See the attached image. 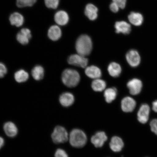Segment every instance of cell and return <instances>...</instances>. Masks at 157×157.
Instances as JSON below:
<instances>
[{
  "label": "cell",
  "mask_w": 157,
  "mask_h": 157,
  "mask_svg": "<svg viewBox=\"0 0 157 157\" xmlns=\"http://www.w3.org/2000/svg\"><path fill=\"white\" fill-rule=\"evenodd\" d=\"M75 48L78 54L85 57L88 56L93 48L91 38L87 35H81L76 40Z\"/></svg>",
  "instance_id": "cell-1"
},
{
  "label": "cell",
  "mask_w": 157,
  "mask_h": 157,
  "mask_svg": "<svg viewBox=\"0 0 157 157\" xmlns=\"http://www.w3.org/2000/svg\"><path fill=\"white\" fill-rule=\"evenodd\" d=\"M80 78L78 72L72 69L65 70L62 74L63 83L68 87H74L77 86L79 83Z\"/></svg>",
  "instance_id": "cell-2"
},
{
  "label": "cell",
  "mask_w": 157,
  "mask_h": 157,
  "mask_svg": "<svg viewBox=\"0 0 157 157\" xmlns=\"http://www.w3.org/2000/svg\"><path fill=\"white\" fill-rule=\"evenodd\" d=\"M69 140L72 147L81 148L85 146L87 142V137L83 131L74 129L70 133Z\"/></svg>",
  "instance_id": "cell-3"
},
{
  "label": "cell",
  "mask_w": 157,
  "mask_h": 157,
  "mask_svg": "<svg viewBox=\"0 0 157 157\" xmlns=\"http://www.w3.org/2000/svg\"><path fill=\"white\" fill-rule=\"evenodd\" d=\"M52 137L55 143L59 144L66 142L69 139V135L64 127L57 126L55 127Z\"/></svg>",
  "instance_id": "cell-4"
},
{
  "label": "cell",
  "mask_w": 157,
  "mask_h": 157,
  "mask_svg": "<svg viewBox=\"0 0 157 157\" xmlns=\"http://www.w3.org/2000/svg\"><path fill=\"white\" fill-rule=\"evenodd\" d=\"M67 61L70 64L83 68H86L88 63V59L85 56L78 54H73L70 56Z\"/></svg>",
  "instance_id": "cell-5"
},
{
  "label": "cell",
  "mask_w": 157,
  "mask_h": 157,
  "mask_svg": "<svg viewBox=\"0 0 157 157\" xmlns=\"http://www.w3.org/2000/svg\"><path fill=\"white\" fill-rule=\"evenodd\" d=\"M126 59L128 63L133 67H136L140 64L141 58L136 50H131L127 52Z\"/></svg>",
  "instance_id": "cell-6"
},
{
  "label": "cell",
  "mask_w": 157,
  "mask_h": 157,
  "mask_svg": "<svg viewBox=\"0 0 157 157\" xmlns=\"http://www.w3.org/2000/svg\"><path fill=\"white\" fill-rule=\"evenodd\" d=\"M127 87L131 95H138L142 91L143 84L140 79L134 78L128 82Z\"/></svg>",
  "instance_id": "cell-7"
},
{
  "label": "cell",
  "mask_w": 157,
  "mask_h": 157,
  "mask_svg": "<svg viewBox=\"0 0 157 157\" xmlns=\"http://www.w3.org/2000/svg\"><path fill=\"white\" fill-rule=\"evenodd\" d=\"M150 112V108L147 104H143L140 106L137 114V119L139 122L146 124L148 121Z\"/></svg>",
  "instance_id": "cell-8"
},
{
  "label": "cell",
  "mask_w": 157,
  "mask_h": 157,
  "mask_svg": "<svg viewBox=\"0 0 157 157\" xmlns=\"http://www.w3.org/2000/svg\"><path fill=\"white\" fill-rule=\"evenodd\" d=\"M136 103L132 98L129 97L123 98L121 101V108L125 113L132 112L136 106Z\"/></svg>",
  "instance_id": "cell-9"
},
{
  "label": "cell",
  "mask_w": 157,
  "mask_h": 157,
  "mask_svg": "<svg viewBox=\"0 0 157 157\" xmlns=\"http://www.w3.org/2000/svg\"><path fill=\"white\" fill-rule=\"evenodd\" d=\"M107 140V136L105 133L103 131L96 133L91 138V142L95 147L100 148L103 146Z\"/></svg>",
  "instance_id": "cell-10"
},
{
  "label": "cell",
  "mask_w": 157,
  "mask_h": 157,
  "mask_svg": "<svg viewBox=\"0 0 157 157\" xmlns=\"http://www.w3.org/2000/svg\"><path fill=\"white\" fill-rule=\"evenodd\" d=\"M32 37L31 31L27 28H23L17 33L16 38L20 44L26 45L29 44V40Z\"/></svg>",
  "instance_id": "cell-11"
},
{
  "label": "cell",
  "mask_w": 157,
  "mask_h": 157,
  "mask_svg": "<svg viewBox=\"0 0 157 157\" xmlns=\"http://www.w3.org/2000/svg\"><path fill=\"white\" fill-rule=\"evenodd\" d=\"M124 144L122 139L118 136H113L109 143L111 150L114 152H119L122 150Z\"/></svg>",
  "instance_id": "cell-12"
},
{
  "label": "cell",
  "mask_w": 157,
  "mask_h": 157,
  "mask_svg": "<svg viewBox=\"0 0 157 157\" xmlns=\"http://www.w3.org/2000/svg\"><path fill=\"white\" fill-rule=\"evenodd\" d=\"M60 103L64 107H68L74 103L75 98L73 94L68 92H66L60 95L59 98Z\"/></svg>",
  "instance_id": "cell-13"
},
{
  "label": "cell",
  "mask_w": 157,
  "mask_h": 157,
  "mask_svg": "<svg viewBox=\"0 0 157 157\" xmlns=\"http://www.w3.org/2000/svg\"><path fill=\"white\" fill-rule=\"evenodd\" d=\"M116 32L117 33H123L128 34L131 31V26L126 21H117L115 25Z\"/></svg>",
  "instance_id": "cell-14"
},
{
  "label": "cell",
  "mask_w": 157,
  "mask_h": 157,
  "mask_svg": "<svg viewBox=\"0 0 157 157\" xmlns=\"http://www.w3.org/2000/svg\"><path fill=\"white\" fill-rule=\"evenodd\" d=\"M85 72L88 77L94 79L99 78L101 76V70L96 66L87 67L86 68Z\"/></svg>",
  "instance_id": "cell-15"
},
{
  "label": "cell",
  "mask_w": 157,
  "mask_h": 157,
  "mask_svg": "<svg viewBox=\"0 0 157 157\" xmlns=\"http://www.w3.org/2000/svg\"><path fill=\"white\" fill-rule=\"evenodd\" d=\"M69 19L68 13L64 11H58L54 16L55 21L59 25H64L67 24Z\"/></svg>",
  "instance_id": "cell-16"
},
{
  "label": "cell",
  "mask_w": 157,
  "mask_h": 157,
  "mask_svg": "<svg viewBox=\"0 0 157 157\" xmlns=\"http://www.w3.org/2000/svg\"><path fill=\"white\" fill-rule=\"evenodd\" d=\"M62 31L58 25H53L51 26L48 31V36L52 41L59 40L62 36Z\"/></svg>",
  "instance_id": "cell-17"
},
{
  "label": "cell",
  "mask_w": 157,
  "mask_h": 157,
  "mask_svg": "<svg viewBox=\"0 0 157 157\" xmlns=\"http://www.w3.org/2000/svg\"><path fill=\"white\" fill-rule=\"evenodd\" d=\"M128 19L131 24L136 26H140L144 21L142 15L140 13L135 12L130 13L128 15Z\"/></svg>",
  "instance_id": "cell-18"
},
{
  "label": "cell",
  "mask_w": 157,
  "mask_h": 157,
  "mask_svg": "<svg viewBox=\"0 0 157 157\" xmlns=\"http://www.w3.org/2000/svg\"><path fill=\"white\" fill-rule=\"evenodd\" d=\"M3 129L6 134L9 137H15L18 132V129L15 124L10 121L5 124Z\"/></svg>",
  "instance_id": "cell-19"
},
{
  "label": "cell",
  "mask_w": 157,
  "mask_h": 157,
  "mask_svg": "<svg viewBox=\"0 0 157 157\" xmlns=\"http://www.w3.org/2000/svg\"><path fill=\"white\" fill-rule=\"evenodd\" d=\"M9 21L12 25L20 27L23 25L25 20L24 17L20 13L15 12L10 16Z\"/></svg>",
  "instance_id": "cell-20"
},
{
  "label": "cell",
  "mask_w": 157,
  "mask_h": 157,
  "mask_svg": "<svg viewBox=\"0 0 157 157\" xmlns=\"http://www.w3.org/2000/svg\"><path fill=\"white\" fill-rule=\"evenodd\" d=\"M98 9L92 4H88L86 6L85 14L90 20L94 21L98 17Z\"/></svg>",
  "instance_id": "cell-21"
},
{
  "label": "cell",
  "mask_w": 157,
  "mask_h": 157,
  "mask_svg": "<svg viewBox=\"0 0 157 157\" xmlns=\"http://www.w3.org/2000/svg\"><path fill=\"white\" fill-rule=\"evenodd\" d=\"M108 71L111 76L114 78L119 77L121 72V68L120 65L117 63L113 62L109 65Z\"/></svg>",
  "instance_id": "cell-22"
},
{
  "label": "cell",
  "mask_w": 157,
  "mask_h": 157,
  "mask_svg": "<svg viewBox=\"0 0 157 157\" xmlns=\"http://www.w3.org/2000/svg\"><path fill=\"white\" fill-rule=\"evenodd\" d=\"M44 70L40 65H37L33 68L31 71L32 76L35 80L39 81L44 77Z\"/></svg>",
  "instance_id": "cell-23"
},
{
  "label": "cell",
  "mask_w": 157,
  "mask_h": 157,
  "mask_svg": "<svg viewBox=\"0 0 157 157\" xmlns=\"http://www.w3.org/2000/svg\"><path fill=\"white\" fill-rule=\"evenodd\" d=\"M117 94V91L115 88H107L104 93L106 101L108 103H111L116 98Z\"/></svg>",
  "instance_id": "cell-24"
},
{
  "label": "cell",
  "mask_w": 157,
  "mask_h": 157,
  "mask_svg": "<svg viewBox=\"0 0 157 157\" xmlns=\"http://www.w3.org/2000/svg\"><path fill=\"white\" fill-rule=\"evenodd\" d=\"M29 78V75L28 72L23 69L17 71L14 74L15 79L17 83H23L27 81Z\"/></svg>",
  "instance_id": "cell-25"
},
{
  "label": "cell",
  "mask_w": 157,
  "mask_h": 157,
  "mask_svg": "<svg viewBox=\"0 0 157 157\" xmlns=\"http://www.w3.org/2000/svg\"><path fill=\"white\" fill-rule=\"evenodd\" d=\"M106 84L104 80L97 78L92 82L91 87L94 91L101 92L105 89Z\"/></svg>",
  "instance_id": "cell-26"
},
{
  "label": "cell",
  "mask_w": 157,
  "mask_h": 157,
  "mask_svg": "<svg viewBox=\"0 0 157 157\" xmlns=\"http://www.w3.org/2000/svg\"><path fill=\"white\" fill-rule=\"evenodd\" d=\"M36 1L37 0H17V5L19 8L31 7Z\"/></svg>",
  "instance_id": "cell-27"
},
{
  "label": "cell",
  "mask_w": 157,
  "mask_h": 157,
  "mask_svg": "<svg viewBox=\"0 0 157 157\" xmlns=\"http://www.w3.org/2000/svg\"><path fill=\"white\" fill-rule=\"evenodd\" d=\"M60 0H44L45 4L49 9H56L58 6Z\"/></svg>",
  "instance_id": "cell-28"
},
{
  "label": "cell",
  "mask_w": 157,
  "mask_h": 157,
  "mask_svg": "<svg viewBox=\"0 0 157 157\" xmlns=\"http://www.w3.org/2000/svg\"><path fill=\"white\" fill-rule=\"evenodd\" d=\"M7 72V69L5 65L2 63L0 62V78L4 77Z\"/></svg>",
  "instance_id": "cell-29"
},
{
  "label": "cell",
  "mask_w": 157,
  "mask_h": 157,
  "mask_svg": "<svg viewBox=\"0 0 157 157\" xmlns=\"http://www.w3.org/2000/svg\"><path fill=\"white\" fill-rule=\"evenodd\" d=\"M150 126L151 130L157 135V119H154L151 121Z\"/></svg>",
  "instance_id": "cell-30"
},
{
  "label": "cell",
  "mask_w": 157,
  "mask_h": 157,
  "mask_svg": "<svg viewBox=\"0 0 157 157\" xmlns=\"http://www.w3.org/2000/svg\"><path fill=\"white\" fill-rule=\"evenodd\" d=\"M55 157H68L65 151L62 149H58L55 154Z\"/></svg>",
  "instance_id": "cell-31"
},
{
  "label": "cell",
  "mask_w": 157,
  "mask_h": 157,
  "mask_svg": "<svg viewBox=\"0 0 157 157\" xmlns=\"http://www.w3.org/2000/svg\"><path fill=\"white\" fill-rule=\"evenodd\" d=\"M113 2L116 3L119 8L124 9L126 6L127 0H112Z\"/></svg>",
  "instance_id": "cell-32"
},
{
  "label": "cell",
  "mask_w": 157,
  "mask_h": 157,
  "mask_svg": "<svg viewBox=\"0 0 157 157\" xmlns=\"http://www.w3.org/2000/svg\"><path fill=\"white\" fill-rule=\"evenodd\" d=\"M109 8L111 10L113 13H117L119 10V7L118 6L113 2L110 5Z\"/></svg>",
  "instance_id": "cell-33"
},
{
  "label": "cell",
  "mask_w": 157,
  "mask_h": 157,
  "mask_svg": "<svg viewBox=\"0 0 157 157\" xmlns=\"http://www.w3.org/2000/svg\"><path fill=\"white\" fill-rule=\"evenodd\" d=\"M152 109L155 112L157 113V100L152 103Z\"/></svg>",
  "instance_id": "cell-34"
},
{
  "label": "cell",
  "mask_w": 157,
  "mask_h": 157,
  "mask_svg": "<svg viewBox=\"0 0 157 157\" xmlns=\"http://www.w3.org/2000/svg\"><path fill=\"white\" fill-rule=\"evenodd\" d=\"M5 141L2 137L0 136V149L3 146L4 144Z\"/></svg>",
  "instance_id": "cell-35"
}]
</instances>
